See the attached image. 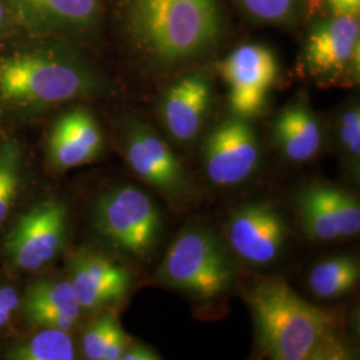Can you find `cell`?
I'll use <instances>...</instances> for the list:
<instances>
[{
  "label": "cell",
  "mask_w": 360,
  "mask_h": 360,
  "mask_svg": "<svg viewBox=\"0 0 360 360\" xmlns=\"http://www.w3.org/2000/svg\"><path fill=\"white\" fill-rule=\"evenodd\" d=\"M162 359V356H159V354H156L154 349L147 347L146 345L142 343H129L127 348L124 349V352L122 354L120 360H159Z\"/></svg>",
  "instance_id": "cell-27"
},
{
  "label": "cell",
  "mask_w": 360,
  "mask_h": 360,
  "mask_svg": "<svg viewBox=\"0 0 360 360\" xmlns=\"http://www.w3.org/2000/svg\"><path fill=\"white\" fill-rule=\"evenodd\" d=\"M257 347L274 360L349 359L343 322L296 294L279 276L257 281L245 291Z\"/></svg>",
  "instance_id": "cell-2"
},
{
  "label": "cell",
  "mask_w": 360,
  "mask_h": 360,
  "mask_svg": "<svg viewBox=\"0 0 360 360\" xmlns=\"http://www.w3.org/2000/svg\"><path fill=\"white\" fill-rule=\"evenodd\" d=\"M18 276L4 274L0 278V339L10 338L18 323H22V297L25 285Z\"/></svg>",
  "instance_id": "cell-24"
},
{
  "label": "cell",
  "mask_w": 360,
  "mask_h": 360,
  "mask_svg": "<svg viewBox=\"0 0 360 360\" xmlns=\"http://www.w3.org/2000/svg\"><path fill=\"white\" fill-rule=\"evenodd\" d=\"M248 119L233 115L207 136L202 163L217 187H236L251 179L260 165V144Z\"/></svg>",
  "instance_id": "cell-9"
},
{
  "label": "cell",
  "mask_w": 360,
  "mask_h": 360,
  "mask_svg": "<svg viewBox=\"0 0 360 360\" xmlns=\"http://www.w3.org/2000/svg\"><path fill=\"white\" fill-rule=\"evenodd\" d=\"M70 208L59 196L41 198L19 211L0 236V259L13 276L49 270L67 250Z\"/></svg>",
  "instance_id": "cell-4"
},
{
  "label": "cell",
  "mask_w": 360,
  "mask_h": 360,
  "mask_svg": "<svg viewBox=\"0 0 360 360\" xmlns=\"http://www.w3.org/2000/svg\"><path fill=\"white\" fill-rule=\"evenodd\" d=\"M84 316L65 274L44 271L25 284L20 318L27 328L50 327L74 333Z\"/></svg>",
  "instance_id": "cell-16"
},
{
  "label": "cell",
  "mask_w": 360,
  "mask_h": 360,
  "mask_svg": "<svg viewBox=\"0 0 360 360\" xmlns=\"http://www.w3.org/2000/svg\"><path fill=\"white\" fill-rule=\"evenodd\" d=\"M360 23L358 15H330L311 28L303 63L311 77L335 82L358 77Z\"/></svg>",
  "instance_id": "cell-10"
},
{
  "label": "cell",
  "mask_w": 360,
  "mask_h": 360,
  "mask_svg": "<svg viewBox=\"0 0 360 360\" xmlns=\"http://www.w3.org/2000/svg\"><path fill=\"white\" fill-rule=\"evenodd\" d=\"M274 138L284 158L296 165L314 160L324 142L319 119L303 101L285 105L275 117Z\"/></svg>",
  "instance_id": "cell-18"
},
{
  "label": "cell",
  "mask_w": 360,
  "mask_h": 360,
  "mask_svg": "<svg viewBox=\"0 0 360 360\" xmlns=\"http://www.w3.org/2000/svg\"><path fill=\"white\" fill-rule=\"evenodd\" d=\"M30 174L26 144L13 134L0 135V236L19 212Z\"/></svg>",
  "instance_id": "cell-19"
},
{
  "label": "cell",
  "mask_w": 360,
  "mask_h": 360,
  "mask_svg": "<svg viewBox=\"0 0 360 360\" xmlns=\"http://www.w3.org/2000/svg\"><path fill=\"white\" fill-rule=\"evenodd\" d=\"M218 70L230 89L233 115L245 119L259 115L278 77L275 53L263 44H243L221 60Z\"/></svg>",
  "instance_id": "cell-11"
},
{
  "label": "cell",
  "mask_w": 360,
  "mask_h": 360,
  "mask_svg": "<svg viewBox=\"0 0 360 360\" xmlns=\"http://www.w3.org/2000/svg\"><path fill=\"white\" fill-rule=\"evenodd\" d=\"M28 35L67 41L89 38L102 22L103 0H11Z\"/></svg>",
  "instance_id": "cell-14"
},
{
  "label": "cell",
  "mask_w": 360,
  "mask_h": 360,
  "mask_svg": "<svg viewBox=\"0 0 360 360\" xmlns=\"http://www.w3.org/2000/svg\"><path fill=\"white\" fill-rule=\"evenodd\" d=\"M211 101L212 87L203 74H191L174 83L159 105L168 136L181 146L193 143L203 129Z\"/></svg>",
  "instance_id": "cell-17"
},
{
  "label": "cell",
  "mask_w": 360,
  "mask_h": 360,
  "mask_svg": "<svg viewBox=\"0 0 360 360\" xmlns=\"http://www.w3.org/2000/svg\"><path fill=\"white\" fill-rule=\"evenodd\" d=\"M105 147L103 129L84 105H72L58 114L47 129L44 151L53 172L90 165Z\"/></svg>",
  "instance_id": "cell-13"
},
{
  "label": "cell",
  "mask_w": 360,
  "mask_h": 360,
  "mask_svg": "<svg viewBox=\"0 0 360 360\" xmlns=\"http://www.w3.org/2000/svg\"><path fill=\"white\" fill-rule=\"evenodd\" d=\"M359 262L351 255H339L315 264L309 274V290L321 299L348 294L359 282Z\"/></svg>",
  "instance_id": "cell-22"
},
{
  "label": "cell",
  "mask_w": 360,
  "mask_h": 360,
  "mask_svg": "<svg viewBox=\"0 0 360 360\" xmlns=\"http://www.w3.org/2000/svg\"><path fill=\"white\" fill-rule=\"evenodd\" d=\"M245 13L264 23L282 25L295 16L299 0H236Z\"/></svg>",
  "instance_id": "cell-25"
},
{
  "label": "cell",
  "mask_w": 360,
  "mask_h": 360,
  "mask_svg": "<svg viewBox=\"0 0 360 360\" xmlns=\"http://www.w3.org/2000/svg\"><path fill=\"white\" fill-rule=\"evenodd\" d=\"M119 150L131 171L160 193L171 207L183 210L196 198V188L178 156L163 138L139 119L123 122Z\"/></svg>",
  "instance_id": "cell-7"
},
{
  "label": "cell",
  "mask_w": 360,
  "mask_h": 360,
  "mask_svg": "<svg viewBox=\"0 0 360 360\" xmlns=\"http://www.w3.org/2000/svg\"><path fill=\"white\" fill-rule=\"evenodd\" d=\"M131 339L111 311L94 314L80 338V354L89 360H120Z\"/></svg>",
  "instance_id": "cell-21"
},
{
  "label": "cell",
  "mask_w": 360,
  "mask_h": 360,
  "mask_svg": "<svg viewBox=\"0 0 360 360\" xmlns=\"http://www.w3.org/2000/svg\"><path fill=\"white\" fill-rule=\"evenodd\" d=\"M300 227L311 240L336 242L360 231L359 200L339 187L314 183L296 196Z\"/></svg>",
  "instance_id": "cell-12"
},
{
  "label": "cell",
  "mask_w": 360,
  "mask_h": 360,
  "mask_svg": "<svg viewBox=\"0 0 360 360\" xmlns=\"http://www.w3.org/2000/svg\"><path fill=\"white\" fill-rule=\"evenodd\" d=\"M65 274L84 315L111 311L129 296L134 285L127 266L87 247L67 257Z\"/></svg>",
  "instance_id": "cell-8"
},
{
  "label": "cell",
  "mask_w": 360,
  "mask_h": 360,
  "mask_svg": "<svg viewBox=\"0 0 360 360\" xmlns=\"http://www.w3.org/2000/svg\"><path fill=\"white\" fill-rule=\"evenodd\" d=\"M91 224L111 251L139 262L154 252L163 231L160 211L151 196L126 183L107 187L95 196Z\"/></svg>",
  "instance_id": "cell-5"
},
{
  "label": "cell",
  "mask_w": 360,
  "mask_h": 360,
  "mask_svg": "<svg viewBox=\"0 0 360 360\" xmlns=\"http://www.w3.org/2000/svg\"><path fill=\"white\" fill-rule=\"evenodd\" d=\"M232 251L252 266H267L283 252L287 226L269 203H248L238 208L227 224Z\"/></svg>",
  "instance_id": "cell-15"
},
{
  "label": "cell",
  "mask_w": 360,
  "mask_h": 360,
  "mask_svg": "<svg viewBox=\"0 0 360 360\" xmlns=\"http://www.w3.org/2000/svg\"><path fill=\"white\" fill-rule=\"evenodd\" d=\"M26 334L7 342L0 358L7 360H74L77 343L72 333L59 328H27Z\"/></svg>",
  "instance_id": "cell-20"
},
{
  "label": "cell",
  "mask_w": 360,
  "mask_h": 360,
  "mask_svg": "<svg viewBox=\"0 0 360 360\" xmlns=\"http://www.w3.org/2000/svg\"><path fill=\"white\" fill-rule=\"evenodd\" d=\"M330 15H359L360 0H322Z\"/></svg>",
  "instance_id": "cell-28"
},
{
  "label": "cell",
  "mask_w": 360,
  "mask_h": 360,
  "mask_svg": "<svg viewBox=\"0 0 360 360\" xmlns=\"http://www.w3.org/2000/svg\"><path fill=\"white\" fill-rule=\"evenodd\" d=\"M122 18L132 44L160 65L193 59L221 35L218 0H124Z\"/></svg>",
  "instance_id": "cell-3"
},
{
  "label": "cell",
  "mask_w": 360,
  "mask_h": 360,
  "mask_svg": "<svg viewBox=\"0 0 360 360\" xmlns=\"http://www.w3.org/2000/svg\"><path fill=\"white\" fill-rule=\"evenodd\" d=\"M26 34L11 0H0V40Z\"/></svg>",
  "instance_id": "cell-26"
},
{
  "label": "cell",
  "mask_w": 360,
  "mask_h": 360,
  "mask_svg": "<svg viewBox=\"0 0 360 360\" xmlns=\"http://www.w3.org/2000/svg\"><path fill=\"white\" fill-rule=\"evenodd\" d=\"M110 90L72 41L22 34L0 40V127L31 124L67 104Z\"/></svg>",
  "instance_id": "cell-1"
},
{
  "label": "cell",
  "mask_w": 360,
  "mask_h": 360,
  "mask_svg": "<svg viewBox=\"0 0 360 360\" xmlns=\"http://www.w3.org/2000/svg\"><path fill=\"white\" fill-rule=\"evenodd\" d=\"M336 147L349 175L358 179L360 172V110L358 104H351L338 117Z\"/></svg>",
  "instance_id": "cell-23"
},
{
  "label": "cell",
  "mask_w": 360,
  "mask_h": 360,
  "mask_svg": "<svg viewBox=\"0 0 360 360\" xmlns=\"http://www.w3.org/2000/svg\"><path fill=\"white\" fill-rule=\"evenodd\" d=\"M159 281L202 300L224 295L233 283L231 259L223 243L203 227L184 229L168 247Z\"/></svg>",
  "instance_id": "cell-6"
}]
</instances>
